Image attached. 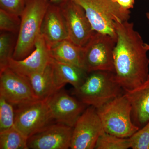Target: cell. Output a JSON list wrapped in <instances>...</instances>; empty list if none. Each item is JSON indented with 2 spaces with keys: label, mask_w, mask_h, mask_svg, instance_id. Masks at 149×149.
<instances>
[{
  "label": "cell",
  "mask_w": 149,
  "mask_h": 149,
  "mask_svg": "<svg viewBox=\"0 0 149 149\" xmlns=\"http://www.w3.org/2000/svg\"><path fill=\"white\" fill-rule=\"evenodd\" d=\"M14 126L27 139L49 125L53 120L47 100L17 106Z\"/></svg>",
  "instance_id": "obj_7"
},
{
  "label": "cell",
  "mask_w": 149,
  "mask_h": 149,
  "mask_svg": "<svg viewBox=\"0 0 149 149\" xmlns=\"http://www.w3.org/2000/svg\"><path fill=\"white\" fill-rule=\"evenodd\" d=\"M0 96L17 106L38 100L27 77L8 67L0 70Z\"/></svg>",
  "instance_id": "obj_10"
},
{
  "label": "cell",
  "mask_w": 149,
  "mask_h": 149,
  "mask_svg": "<svg viewBox=\"0 0 149 149\" xmlns=\"http://www.w3.org/2000/svg\"><path fill=\"white\" fill-rule=\"evenodd\" d=\"M41 34L50 49L68 39L66 24L59 5L51 3L43 19Z\"/></svg>",
  "instance_id": "obj_14"
},
{
  "label": "cell",
  "mask_w": 149,
  "mask_h": 149,
  "mask_svg": "<svg viewBox=\"0 0 149 149\" xmlns=\"http://www.w3.org/2000/svg\"><path fill=\"white\" fill-rule=\"evenodd\" d=\"M124 93L132 107V121L139 128H142L149 121V74L142 85Z\"/></svg>",
  "instance_id": "obj_15"
},
{
  "label": "cell",
  "mask_w": 149,
  "mask_h": 149,
  "mask_svg": "<svg viewBox=\"0 0 149 149\" xmlns=\"http://www.w3.org/2000/svg\"><path fill=\"white\" fill-rule=\"evenodd\" d=\"M52 58L50 48L40 34L35 43L33 52L26 58L20 60L11 58L9 60L8 67L19 74L28 77L45 69L51 62Z\"/></svg>",
  "instance_id": "obj_13"
},
{
  "label": "cell",
  "mask_w": 149,
  "mask_h": 149,
  "mask_svg": "<svg viewBox=\"0 0 149 149\" xmlns=\"http://www.w3.org/2000/svg\"><path fill=\"white\" fill-rule=\"evenodd\" d=\"M73 128L58 123L49 125L29 137L28 149H67L71 145Z\"/></svg>",
  "instance_id": "obj_12"
},
{
  "label": "cell",
  "mask_w": 149,
  "mask_h": 149,
  "mask_svg": "<svg viewBox=\"0 0 149 149\" xmlns=\"http://www.w3.org/2000/svg\"><path fill=\"white\" fill-rule=\"evenodd\" d=\"M130 148L129 138L117 137L104 132L97 141L95 149H127Z\"/></svg>",
  "instance_id": "obj_21"
},
{
  "label": "cell",
  "mask_w": 149,
  "mask_h": 149,
  "mask_svg": "<svg viewBox=\"0 0 149 149\" xmlns=\"http://www.w3.org/2000/svg\"><path fill=\"white\" fill-rule=\"evenodd\" d=\"M27 78L38 100H47L58 91L54 80L51 61L45 69Z\"/></svg>",
  "instance_id": "obj_17"
},
{
  "label": "cell",
  "mask_w": 149,
  "mask_h": 149,
  "mask_svg": "<svg viewBox=\"0 0 149 149\" xmlns=\"http://www.w3.org/2000/svg\"><path fill=\"white\" fill-rule=\"evenodd\" d=\"M123 8L126 10L133 8L135 4V0H115Z\"/></svg>",
  "instance_id": "obj_26"
},
{
  "label": "cell",
  "mask_w": 149,
  "mask_h": 149,
  "mask_svg": "<svg viewBox=\"0 0 149 149\" xmlns=\"http://www.w3.org/2000/svg\"><path fill=\"white\" fill-rule=\"evenodd\" d=\"M52 3L54 4L60 5L63 3L68 1V0H49Z\"/></svg>",
  "instance_id": "obj_27"
},
{
  "label": "cell",
  "mask_w": 149,
  "mask_h": 149,
  "mask_svg": "<svg viewBox=\"0 0 149 149\" xmlns=\"http://www.w3.org/2000/svg\"><path fill=\"white\" fill-rule=\"evenodd\" d=\"M117 39L94 32L83 48V65L88 73L97 70L114 72L113 50Z\"/></svg>",
  "instance_id": "obj_6"
},
{
  "label": "cell",
  "mask_w": 149,
  "mask_h": 149,
  "mask_svg": "<svg viewBox=\"0 0 149 149\" xmlns=\"http://www.w3.org/2000/svg\"><path fill=\"white\" fill-rule=\"evenodd\" d=\"M49 0H27L20 16L21 22L12 58L23 59L35 48V43L41 34L44 16L51 4Z\"/></svg>",
  "instance_id": "obj_2"
},
{
  "label": "cell",
  "mask_w": 149,
  "mask_h": 149,
  "mask_svg": "<svg viewBox=\"0 0 149 149\" xmlns=\"http://www.w3.org/2000/svg\"><path fill=\"white\" fill-rule=\"evenodd\" d=\"M104 132L97 109L88 106L73 126L70 148L95 149L98 139Z\"/></svg>",
  "instance_id": "obj_8"
},
{
  "label": "cell",
  "mask_w": 149,
  "mask_h": 149,
  "mask_svg": "<svg viewBox=\"0 0 149 149\" xmlns=\"http://www.w3.org/2000/svg\"><path fill=\"white\" fill-rule=\"evenodd\" d=\"M83 8L93 30L117 39L116 25L128 21L129 10L123 8L115 0H73Z\"/></svg>",
  "instance_id": "obj_4"
},
{
  "label": "cell",
  "mask_w": 149,
  "mask_h": 149,
  "mask_svg": "<svg viewBox=\"0 0 149 149\" xmlns=\"http://www.w3.org/2000/svg\"><path fill=\"white\" fill-rule=\"evenodd\" d=\"M27 0H0V9L18 16H21Z\"/></svg>",
  "instance_id": "obj_25"
},
{
  "label": "cell",
  "mask_w": 149,
  "mask_h": 149,
  "mask_svg": "<svg viewBox=\"0 0 149 149\" xmlns=\"http://www.w3.org/2000/svg\"><path fill=\"white\" fill-rule=\"evenodd\" d=\"M15 118L13 105L0 96V132L14 127Z\"/></svg>",
  "instance_id": "obj_22"
},
{
  "label": "cell",
  "mask_w": 149,
  "mask_h": 149,
  "mask_svg": "<svg viewBox=\"0 0 149 149\" xmlns=\"http://www.w3.org/2000/svg\"><path fill=\"white\" fill-rule=\"evenodd\" d=\"M27 141L15 126L0 132L1 149H28Z\"/></svg>",
  "instance_id": "obj_19"
},
{
  "label": "cell",
  "mask_w": 149,
  "mask_h": 149,
  "mask_svg": "<svg viewBox=\"0 0 149 149\" xmlns=\"http://www.w3.org/2000/svg\"><path fill=\"white\" fill-rule=\"evenodd\" d=\"M20 17L7 12L0 9L1 32H11L18 34L20 27Z\"/></svg>",
  "instance_id": "obj_23"
},
{
  "label": "cell",
  "mask_w": 149,
  "mask_h": 149,
  "mask_svg": "<svg viewBox=\"0 0 149 149\" xmlns=\"http://www.w3.org/2000/svg\"><path fill=\"white\" fill-rule=\"evenodd\" d=\"M73 92L83 103L98 109L124 94V91L116 82L114 72L97 70L88 73L85 81Z\"/></svg>",
  "instance_id": "obj_3"
},
{
  "label": "cell",
  "mask_w": 149,
  "mask_h": 149,
  "mask_svg": "<svg viewBox=\"0 0 149 149\" xmlns=\"http://www.w3.org/2000/svg\"><path fill=\"white\" fill-rule=\"evenodd\" d=\"M128 138L131 148L149 149V121Z\"/></svg>",
  "instance_id": "obj_24"
},
{
  "label": "cell",
  "mask_w": 149,
  "mask_h": 149,
  "mask_svg": "<svg viewBox=\"0 0 149 149\" xmlns=\"http://www.w3.org/2000/svg\"><path fill=\"white\" fill-rule=\"evenodd\" d=\"M146 16L147 18L148 19V20L149 23V12L147 13H146Z\"/></svg>",
  "instance_id": "obj_29"
},
{
  "label": "cell",
  "mask_w": 149,
  "mask_h": 149,
  "mask_svg": "<svg viewBox=\"0 0 149 149\" xmlns=\"http://www.w3.org/2000/svg\"><path fill=\"white\" fill-rule=\"evenodd\" d=\"M117 41L113 50L115 78L125 91L142 85L149 74V59L145 43L128 21L116 25Z\"/></svg>",
  "instance_id": "obj_1"
},
{
  "label": "cell",
  "mask_w": 149,
  "mask_h": 149,
  "mask_svg": "<svg viewBox=\"0 0 149 149\" xmlns=\"http://www.w3.org/2000/svg\"><path fill=\"white\" fill-rule=\"evenodd\" d=\"M52 58L57 61L84 68L83 48L65 40L50 49Z\"/></svg>",
  "instance_id": "obj_18"
},
{
  "label": "cell",
  "mask_w": 149,
  "mask_h": 149,
  "mask_svg": "<svg viewBox=\"0 0 149 149\" xmlns=\"http://www.w3.org/2000/svg\"><path fill=\"white\" fill-rule=\"evenodd\" d=\"M54 80L58 91L67 83L74 87H79L85 81L88 72L81 68L57 61L52 58Z\"/></svg>",
  "instance_id": "obj_16"
},
{
  "label": "cell",
  "mask_w": 149,
  "mask_h": 149,
  "mask_svg": "<svg viewBox=\"0 0 149 149\" xmlns=\"http://www.w3.org/2000/svg\"><path fill=\"white\" fill-rule=\"evenodd\" d=\"M46 100L53 119L72 128L87 106L60 90Z\"/></svg>",
  "instance_id": "obj_11"
},
{
  "label": "cell",
  "mask_w": 149,
  "mask_h": 149,
  "mask_svg": "<svg viewBox=\"0 0 149 149\" xmlns=\"http://www.w3.org/2000/svg\"><path fill=\"white\" fill-rule=\"evenodd\" d=\"M96 109L107 133L128 138L140 129L132 121V107L124 93Z\"/></svg>",
  "instance_id": "obj_5"
},
{
  "label": "cell",
  "mask_w": 149,
  "mask_h": 149,
  "mask_svg": "<svg viewBox=\"0 0 149 149\" xmlns=\"http://www.w3.org/2000/svg\"><path fill=\"white\" fill-rule=\"evenodd\" d=\"M145 47L147 51H149V44L145 43Z\"/></svg>",
  "instance_id": "obj_28"
},
{
  "label": "cell",
  "mask_w": 149,
  "mask_h": 149,
  "mask_svg": "<svg viewBox=\"0 0 149 149\" xmlns=\"http://www.w3.org/2000/svg\"><path fill=\"white\" fill-rule=\"evenodd\" d=\"M59 6L66 24L68 40L84 47L95 32L85 10L73 0H68Z\"/></svg>",
  "instance_id": "obj_9"
},
{
  "label": "cell",
  "mask_w": 149,
  "mask_h": 149,
  "mask_svg": "<svg viewBox=\"0 0 149 149\" xmlns=\"http://www.w3.org/2000/svg\"><path fill=\"white\" fill-rule=\"evenodd\" d=\"M11 32H1L0 35V70L8 66L16 45L15 35Z\"/></svg>",
  "instance_id": "obj_20"
}]
</instances>
